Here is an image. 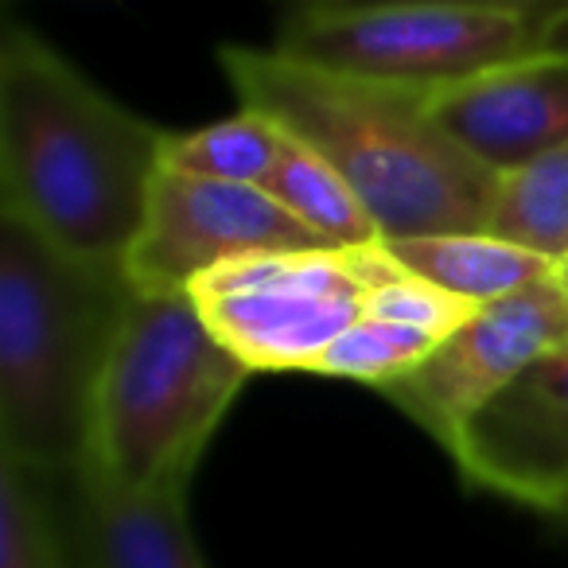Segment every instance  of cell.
<instances>
[{
    "instance_id": "cell-1",
    "label": "cell",
    "mask_w": 568,
    "mask_h": 568,
    "mask_svg": "<svg viewBox=\"0 0 568 568\" xmlns=\"http://www.w3.org/2000/svg\"><path fill=\"white\" fill-rule=\"evenodd\" d=\"M219 67L242 110L308 144L358 191L382 242L487 234L498 175L467 156L428 110V87H402L304 63L281 48L222 43Z\"/></svg>"
},
{
    "instance_id": "cell-2",
    "label": "cell",
    "mask_w": 568,
    "mask_h": 568,
    "mask_svg": "<svg viewBox=\"0 0 568 568\" xmlns=\"http://www.w3.org/2000/svg\"><path fill=\"white\" fill-rule=\"evenodd\" d=\"M168 133L24 24L0 40V211L51 245L121 265L149 214Z\"/></svg>"
},
{
    "instance_id": "cell-3",
    "label": "cell",
    "mask_w": 568,
    "mask_h": 568,
    "mask_svg": "<svg viewBox=\"0 0 568 568\" xmlns=\"http://www.w3.org/2000/svg\"><path fill=\"white\" fill-rule=\"evenodd\" d=\"M133 284L0 211V456L51 479L87 464L90 413Z\"/></svg>"
},
{
    "instance_id": "cell-4",
    "label": "cell",
    "mask_w": 568,
    "mask_h": 568,
    "mask_svg": "<svg viewBox=\"0 0 568 568\" xmlns=\"http://www.w3.org/2000/svg\"><path fill=\"white\" fill-rule=\"evenodd\" d=\"M250 374L187 293H133L94 389L82 467L129 490H187Z\"/></svg>"
},
{
    "instance_id": "cell-5",
    "label": "cell",
    "mask_w": 568,
    "mask_h": 568,
    "mask_svg": "<svg viewBox=\"0 0 568 568\" xmlns=\"http://www.w3.org/2000/svg\"><path fill=\"white\" fill-rule=\"evenodd\" d=\"M397 268L386 242L253 253L187 284L199 316L253 374L316 371Z\"/></svg>"
},
{
    "instance_id": "cell-6",
    "label": "cell",
    "mask_w": 568,
    "mask_h": 568,
    "mask_svg": "<svg viewBox=\"0 0 568 568\" xmlns=\"http://www.w3.org/2000/svg\"><path fill=\"white\" fill-rule=\"evenodd\" d=\"M276 48L304 63L402 87H448L549 51V17L464 4L293 9Z\"/></svg>"
},
{
    "instance_id": "cell-7",
    "label": "cell",
    "mask_w": 568,
    "mask_h": 568,
    "mask_svg": "<svg viewBox=\"0 0 568 568\" xmlns=\"http://www.w3.org/2000/svg\"><path fill=\"white\" fill-rule=\"evenodd\" d=\"M320 245L332 242L304 226L265 187L160 168L144 226L121 265L133 293H187L195 276L222 261Z\"/></svg>"
},
{
    "instance_id": "cell-8",
    "label": "cell",
    "mask_w": 568,
    "mask_h": 568,
    "mask_svg": "<svg viewBox=\"0 0 568 568\" xmlns=\"http://www.w3.org/2000/svg\"><path fill=\"white\" fill-rule=\"evenodd\" d=\"M565 343L568 296L552 273L521 293L483 304L464 327L436 343L417 371L389 382L382 397L452 452L464 425L498 389Z\"/></svg>"
},
{
    "instance_id": "cell-9",
    "label": "cell",
    "mask_w": 568,
    "mask_h": 568,
    "mask_svg": "<svg viewBox=\"0 0 568 568\" xmlns=\"http://www.w3.org/2000/svg\"><path fill=\"white\" fill-rule=\"evenodd\" d=\"M464 483L529 510L568 503V343L498 389L464 425L456 448Z\"/></svg>"
},
{
    "instance_id": "cell-10",
    "label": "cell",
    "mask_w": 568,
    "mask_h": 568,
    "mask_svg": "<svg viewBox=\"0 0 568 568\" xmlns=\"http://www.w3.org/2000/svg\"><path fill=\"white\" fill-rule=\"evenodd\" d=\"M436 125L495 175L568 144V51H537L428 87Z\"/></svg>"
},
{
    "instance_id": "cell-11",
    "label": "cell",
    "mask_w": 568,
    "mask_h": 568,
    "mask_svg": "<svg viewBox=\"0 0 568 568\" xmlns=\"http://www.w3.org/2000/svg\"><path fill=\"white\" fill-rule=\"evenodd\" d=\"M79 568H206L187 521V490H129L94 467L71 475Z\"/></svg>"
},
{
    "instance_id": "cell-12",
    "label": "cell",
    "mask_w": 568,
    "mask_h": 568,
    "mask_svg": "<svg viewBox=\"0 0 568 568\" xmlns=\"http://www.w3.org/2000/svg\"><path fill=\"white\" fill-rule=\"evenodd\" d=\"M386 250L402 261L409 273L440 284L448 293L471 304H495L514 296L529 284L557 273L549 257L529 253L521 245L495 234H425V237H394Z\"/></svg>"
},
{
    "instance_id": "cell-13",
    "label": "cell",
    "mask_w": 568,
    "mask_h": 568,
    "mask_svg": "<svg viewBox=\"0 0 568 568\" xmlns=\"http://www.w3.org/2000/svg\"><path fill=\"white\" fill-rule=\"evenodd\" d=\"M265 191L284 203L308 230H316L332 245H378L382 230L371 219L358 191L327 164L320 152L284 133V152L268 175Z\"/></svg>"
},
{
    "instance_id": "cell-14",
    "label": "cell",
    "mask_w": 568,
    "mask_h": 568,
    "mask_svg": "<svg viewBox=\"0 0 568 568\" xmlns=\"http://www.w3.org/2000/svg\"><path fill=\"white\" fill-rule=\"evenodd\" d=\"M487 234L506 237L552 265L568 261V144L498 175Z\"/></svg>"
},
{
    "instance_id": "cell-15",
    "label": "cell",
    "mask_w": 568,
    "mask_h": 568,
    "mask_svg": "<svg viewBox=\"0 0 568 568\" xmlns=\"http://www.w3.org/2000/svg\"><path fill=\"white\" fill-rule=\"evenodd\" d=\"M284 152V129L257 110H237L234 118L203 125L195 133H168L164 168L222 183L265 187Z\"/></svg>"
},
{
    "instance_id": "cell-16",
    "label": "cell",
    "mask_w": 568,
    "mask_h": 568,
    "mask_svg": "<svg viewBox=\"0 0 568 568\" xmlns=\"http://www.w3.org/2000/svg\"><path fill=\"white\" fill-rule=\"evenodd\" d=\"M55 483L63 479L0 456V568H79Z\"/></svg>"
},
{
    "instance_id": "cell-17",
    "label": "cell",
    "mask_w": 568,
    "mask_h": 568,
    "mask_svg": "<svg viewBox=\"0 0 568 568\" xmlns=\"http://www.w3.org/2000/svg\"><path fill=\"white\" fill-rule=\"evenodd\" d=\"M433 347H436L433 335L417 332V327H405V324L378 320V316H363L351 332H343L339 339L324 351V358H320L312 374L386 389L389 382L417 371V366L433 355Z\"/></svg>"
},
{
    "instance_id": "cell-18",
    "label": "cell",
    "mask_w": 568,
    "mask_h": 568,
    "mask_svg": "<svg viewBox=\"0 0 568 568\" xmlns=\"http://www.w3.org/2000/svg\"><path fill=\"white\" fill-rule=\"evenodd\" d=\"M475 312H479V304L464 301V296L448 293V288H440V284L409 273V268L397 261L394 273H389L386 281L374 288L366 316L394 320V324L417 327V332L433 335V339L440 343V339H448L456 327H464Z\"/></svg>"
},
{
    "instance_id": "cell-19",
    "label": "cell",
    "mask_w": 568,
    "mask_h": 568,
    "mask_svg": "<svg viewBox=\"0 0 568 568\" xmlns=\"http://www.w3.org/2000/svg\"><path fill=\"white\" fill-rule=\"evenodd\" d=\"M358 4H413V0H296V9H358ZM417 4H464V9H510L529 17L568 12V0H417Z\"/></svg>"
},
{
    "instance_id": "cell-20",
    "label": "cell",
    "mask_w": 568,
    "mask_h": 568,
    "mask_svg": "<svg viewBox=\"0 0 568 568\" xmlns=\"http://www.w3.org/2000/svg\"><path fill=\"white\" fill-rule=\"evenodd\" d=\"M549 51H568V12L549 20Z\"/></svg>"
},
{
    "instance_id": "cell-21",
    "label": "cell",
    "mask_w": 568,
    "mask_h": 568,
    "mask_svg": "<svg viewBox=\"0 0 568 568\" xmlns=\"http://www.w3.org/2000/svg\"><path fill=\"white\" fill-rule=\"evenodd\" d=\"M545 518H549V526L557 529L560 541H568V503H565V506H557L552 514H545Z\"/></svg>"
},
{
    "instance_id": "cell-22",
    "label": "cell",
    "mask_w": 568,
    "mask_h": 568,
    "mask_svg": "<svg viewBox=\"0 0 568 568\" xmlns=\"http://www.w3.org/2000/svg\"><path fill=\"white\" fill-rule=\"evenodd\" d=\"M557 281H560V288H565V296H568V261L557 268Z\"/></svg>"
}]
</instances>
